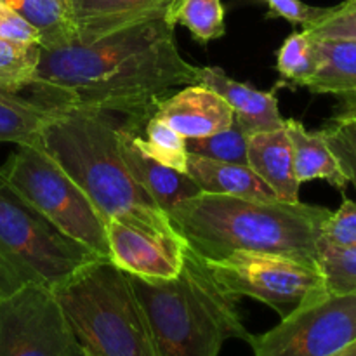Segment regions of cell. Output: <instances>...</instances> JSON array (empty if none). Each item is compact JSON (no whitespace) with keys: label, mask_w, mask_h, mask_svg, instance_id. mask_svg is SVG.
<instances>
[{"label":"cell","mask_w":356,"mask_h":356,"mask_svg":"<svg viewBox=\"0 0 356 356\" xmlns=\"http://www.w3.org/2000/svg\"><path fill=\"white\" fill-rule=\"evenodd\" d=\"M204 261L229 294L257 299L273 308L280 318L327 292L320 268L289 257L233 252L221 261Z\"/></svg>","instance_id":"cell-8"},{"label":"cell","mask_w":356,"mask_h":356,"mask_svg":"<svg viewBox=\"0 0 356 356\" xmlns=\"http://www.w3.org/2000/svg\"><path fill=\"white\" fill-rule=\"evenodd\" d=\"M318 268L329 294H356V245L337 247L320 238Z\"/></svg>","instance_id":"cell-25"},{"label":"cell","mask_w":356,"mask_h":356,"mask_svg":"<svg viewBox=\"0 0 356 356\" xmlns=\"http://www.w3.org/2000/svg\"><path fill=\"white\" fill-rule=\"evenodd\" d=\"M186 174L204 193L232 195L250 200H278L275 191L249 165L242 163L218 162L188 153Z\"/></svg>","instance_id":"cell-17"},{"label":"cell","mask_w":356,"mask_h":356,"mask_svg":"<svg viewBox=\"0 0 356 356\" xmlns=\"http://www.w3.org/2000/svg\"><path fill=\"white\" fill-rule=\"evenodd\" d=\"M198 83L212 89L228 103L235 122L249 136L284 129L285 118L280 115L278 99L273 92L238 82L216 66L200 68Z\"/></svg>","instance_id":"cell-15"},{"label":"cell","mask_w":356,"mask_h":356,"mask_svg":"<svg viewBox=\"0 0 356 356\" xmlns=\"http://www.w3.org/2000/svg\"><path fill=\"white\" fill-rule=\"evenodd\" d=\"M0 101H6V103H10V104H17V106H35V104H40L33 99H26V97L21 96L19 92H14V90H10L9 87L3 86L2 82H0Z\"/></svg>","instance_id":"cell-34"},{"label":"cell","mask_w":356,"mask_h":356,"mask_svg":"<svg viewBox=\"0 0 356 356\" xmlns=\"http://www.w3.org/2000/svg\"><path fill=\"white\" fill-rule=\"evenodd\" d=\"M134 139L139 149L149 159L179 172H186V139L177 134L165 122L149 117L143 125V136L136 131Z\"/></svg>","instance_id":"cell-22"},{"label":"cell","mask_w":356,"mask_h":356,"mask_svg":"<svg viewBox=\"0 0 356 356\" xmlns=\"http://www.w3.org/2000/svg\"><path fill=\"white\" fill-rule=\"evenodd\" d=\"M19 14L40 37L42 49H54L76 42L70 0H2Z\"/></svg>","instance_id":"cell-20"},{"label":"cell","mask_w":356,"mask_h":356,"mask_svg":"<svg viewBox=\"0 0 356 356\" xmlns=\"http://www.w3.org/2000/svg\"><path fill=\"white\" fill-rule=\"evenodd\" d=\"M0 356H86L54 291L28 284L0 299Z\"/></svg>","instance_id":"cell-10"},{"label":"cell","mask_w":356,"mask_h":356,"mask_svg":"<svg viewBox=\"0 0 356 356\" xmlns=\"http://www.w3.org/2000/svg\"><path fill=\"white\" fill-rule=\"evenodd\" d=\"M330 356H356V339L351 341V343H348L346 346L341 348L339 351H336V353Z\"/></svg>","instance_id":"cell-35"},{"label":"cell","mask_w":356,"mask_h":356,"mask_svg":"<svg viewBox=\"0 0 356 356\" xmlns=\"http://www.w3.org/2000/svg\"><path fill=\"white\" fill-rule=\"evenodd\" d=\"M86 356H159L129 275L103 257L52 289Z\"/></svg>","instance_id":"cell-5"},{"label":"cell","mask_w":356,"mask_h":356,"mask_svg":"<svg viewBox=\"0 0 356 356\" xmlns=\"http://www.w3.org/2000/svg\"><path fill=\"white\" fill-rule=\"evenodd\" d=\"M322 132L348 183L356 190V108L341 110Z\"/></svg>","instance_id":"cell-28"},{"label":"cell","mask_w":356,"mask_h":356,"mask_svg":"<svg viewBox=\"0 0 356 356\" xmlns=\"http://www.w3.org/2000/svg\"><path fill=\"white\" fill-rule=\"evenodd\" d=\"M56 110L44 104L17 106L0 101V143H14L17 146L38 145L42 125Z\"/></svg>","instance_id":"cell-24"},{"label":"cell","mask_w":356,"mask_h":356,"mask_svg":"<svg viewBox=\"0 0 356 356\" xmlns=\"http://www.w3.org/2000/svg\"><path fill=\"white\" fill-rule=\"evenodd\" d=\"M322 238L337 247L356 245V204L353 200L344 198L341 207L329 216Z\"/></svg>","instance_id":"cell-30"},{"label":"cell","mask_w":356,"mask_h":356,"mask_svg":"<svg viewBox=\"0 0 356 356\" xmlns=\"http://www.w3.org/2000/svg\"><path fill=\"white\" fill-rule=\"evenodd\" d=\"M0 179L63 233L110 259L106 222L82 188L40 145H23L0 165Z\"/></svg>","instance_id":"cell-6"},{"label":"cell","mask_w":356,"mask_h":356,"mask_svg":"<svg viewBox=\"0 0 356 356\" xmlns=\"http://www.w3.org/2000/svg\"><path fill=\"white\" fill-rule=\"evenodd\" d=\"M270 13L268 17H284L294 24H302L305 30L315 26L329 14L330 7H313L302 0H263Z\"/></svg>","instance_id":"cell-31"},{"label":"cell","mask_w":356,"mask_h":356,"mask_svg":"<svg viewBox=\"0 0 356 356\" xmlns=\"http://www.w3.org/2000/svg\"><path fill=\"white\" fill-rule=\"evenodd\" d=\"M136 131L138 129L131 124L118 125L122 159L136 183L152 197V200L162 211L169 214L177 204L202 193L198 184L186 172L170 169L143 153L136 145Z\"/></svg>","instance_id":"cell-13"},{"label":"cell","mask_w":356,"mask_h":356,"mask_svg":"<svg viewBox=\"0 0 356 356\" xmlns=\"http://www.w3.org/2000/svg\"><path fill=\"white\" fill-rule=\"evenodd\" d=\"M169 17L134 23L90 42L40 47L37 103L49 110L118 111L138 132L163 94L198 83L200 68L181 56Z\"/></svg>","instance_id":"cell-1"},{"label":"cell","mask_w":356,"mask_h":356,"mask_svg":"<svg viewBox=\"0 0 356 356\" xmlns=\"http://www.w3.org/2000/svg\"><path fill=\"white\" fill-rule=\"evenodd\" d=\"M38 145L82 188L104 222L115 219L159 236H179L165 211L134 181L110 113L59 108L42 125Z\"/></svg>","instance_id":"cell-3"},{"label":"cell","mask_w":356,"mask_h":356,"mask_svg":"<svg viewBox=\"0 0 356 356\" xmlns=\"http://www.w3.org/2000/svg\"><path fill=\"white\" fill-rule=\"evenodd\" d=\"M40 61V45L16 44L0 40V82L14 92H21L35 83Z\"/></svg>","instance_id":"cell-26"},{"label":"cell","mask_w":356,"mask_h":356,"mask_svg":"<svg viewBox=\"0 0 356 356\" xmlns=\"http://www.w3.org/2000/svg\"><path fill=\"white\" fill-rule=\"evenodd\" d=\"M170 23L181 24L195 40L209 44L226 33L225 7L221 0H181L169 16Z\"/></svg>","instance_id":"cell-23"},{"label":"cell","mask_w":356,"mask_h":356,"mask_svg":"<svg viewBox=\"0 0 356 356\" xmlns=\"http://www.w3.org/2000/svg\"><path fill=\"white\" fill-rule=\"evenodd\" d=\"M0 252L23 268L35 282L54 289L99 254L63 233L0 179ZM108 259V257H106Z\"/></svg>","instance_id":"cell-7"},{"label":"cell","mask_w":356,"mask_h":356,"mask_svg":"<svg viewBox=\"0 0 356 356\" xmlns=\"http://www.w3.org/2000/svg\"><path fill=\"white\" fill-rule=\"evenodd\" d=\"M350 2H353V3H356V0H350Z\"/></svg>","instance_id":"cell-36"},{"label":"cell","mask_w":356,"mask_h":356,"mask_svg":"<svg viewBox=\"0 0 356 356\" xmlns=\"http://www.w3.org/2000/svg\"><path fill=\"white\" fill-rule=\"evenodd\" d=\"M356 339V294L312 299L249 341L254 356H330Z\"/></svg>","instance_id":"cell-9"},{"label":"cell","mask_w":356,"mask_h":356,"mask_svg":"<svg viewBox=\"0 0 356 356\" xmlns=\"http://www.w3.org/2000/svg\"><path fill=\"white\" fill-rule=\"evenodd\" d=\"M247 143L249 134L240 127L238 122L233 120L228 129H222L207 138L186 139V149L188 153L204 159L247 165Z\"/></svg>","instance_id":"cell-27"},{"label":"cell","mask_w":356,"mask_h":356,"mask_svg":"<svg viewBox=\"0 0 356 356\" xmlns=\"http://www.w3.org/2000/svg\"><path fill=\"white\" fill-rule=\"evenodd\" d=\"M106 240L110 261L129 275L169 280L183 268L186 242L181 236L149 235L110 219Z\"/></svg>","instance_id":"cell-11"},{"label":"cell","mask_w":356,"mask_h":356,"mask_svg":"<svg viewBox=\"0 0 356 356\" xmlns=\"http://www.w3.org/2000/svg\"><path fill=\"white\" fill-rule=\"evenodd\" d=\"M332 211L284 200L204 193L169 212L177 235L207 261L233 252L273 254L318 268V243Z\"/></svg>","instance_id":"cell-2"},{"label":"cell","mask_w":356,"mask_h":356,"mask_svg":"<svg viewBox=\"0 0 356 356\" xmlns=\"http://www.w3.org/2000/svg\"><path fill=\"white\" fill-rule=\"evenodd\" d=\"M28 284H38V282H35L31 275H28L23 268L0 252V299L16 294Z\"/></svg>","instance_id":"cell-33"},{"label":"cell","mask_w":356,"mask_h":356,"mask_svg":"<svg viewBox=\"0 0 356 356\" xmlns=\"http://www.w3.org/2000/svg\"><path fill=\"white\" fill-rule=\"evenodd\" d=\"M318 52V70L306 89L341 101L343 110L356 108V42L313 38Z\"/></svg>","instance_id":"cell-18"},{"label":"cell","mask_w":356,"mask_h":356,"mask_svg":"<svg viewBox=\"0 0 356 356\" xmlns=\"http://www.w3.org/2000/svg\"><path fill=\"white\" fill-rule=\"evenodd\" d=\"M181 0H70L76 42H90L108 33L156 17H169Z\"/></svg>","instance_id":"cell-14"},{"label":"cell","mask_w":356,"mask_h":356,"mask_svg":"<svg viewBox=\"0 0 356 356\" xmlns=\"http://www.w3.org/2000/svg\"><path fill=\"white\" fill-rule=\"evenodd\" d=\"M129 280L159 356H219L228 339H252L240 318L238 298L216 280L188 245L177 277L160 280L129 275Z\"/></svg>","instance_id":"cell-4"},{"label":"cell","mask_w":356,"mask_h":356,"mask_svg":"<svg viewBox=\"0 0 356 356\" xmlns=\"http://www.w3.org/2000/svg\"><path fill=\"white\" fill-rule=\"evenodd\" d=\"M305 31L312 38L320 40L356 42V3L346 0L330 7L329 14L322 21Z\"/></svg>","instance_id":"cell-29"},{"label":"cell","mask_w":356,"mask_h":356,"mask_svg":"<svg viewBox=\"0 0 356 356\" xmlns=\"http://www.w3.org/2000/svg\"><path fill=\"white\" fill-rule=\"evenodd\" d=\"M152 117L165 122L184 139L207 138L233 124L232 108L219 94L202 83H191L156 104Z\"/></svg>","instance_id":"cell-12"},{"label":"cell","mask_w":356,"mask_h":356,"mask_svg":"<svg viewBox=\"0 0 356 356\" xmlns=\"http://www.w3.org/2000/svg\"><path fill=\"white\" fill-rule=\"evenodd\" d=\"M277 70L282 87H305L318 70V52L313 38L302 31H294L285 38L278 51Z\"/></svg>","instance_id":"cell-21"},{"label":"cell","mask_w":356,"mask_h":356,"mask_svg":"<svg viewBox=\"0 0 356 356\" xmlns=\"http://www.w3.org/2000/svg\"><path fill=\"white\" fill-rule=\"evenodd\" d=\"M285 131L292 141L294 152V170L299 183L322 179L344 191L348 179L330 152L322 131H308L296 118H285Z\"/></svg>","instance_id":"cell-19"},{"label":"cell","mask_w":356,"mask_h":356,"mask_svg":"<svg viewBox=\"0 0 356 356\" xmlns=\"http://www.w3.org/2000/svg\"><path fill=\"white\" fill-rule=\"evenodd\" d=\"M247 165L275 191L278 200L301 202V183L296 177L292 141L285 127L249 136Z\"/></svg>","instance_id":"cell-16"},{"label":"cell","mask_w":356,"mask_h":356,"mask_svg":"<svg viewBox=\"0 0 356 356\" xmlns=\"http://www.w3.org/2000/svg\"><path fill=\"white\" fill-rule=\"evenodd\" d=\"M0 40L16 42V44H38L40 37L33 26L26 23L17 13L0 0Z\"/></svg>","instance_id":"cell-32"}]
</instances>
